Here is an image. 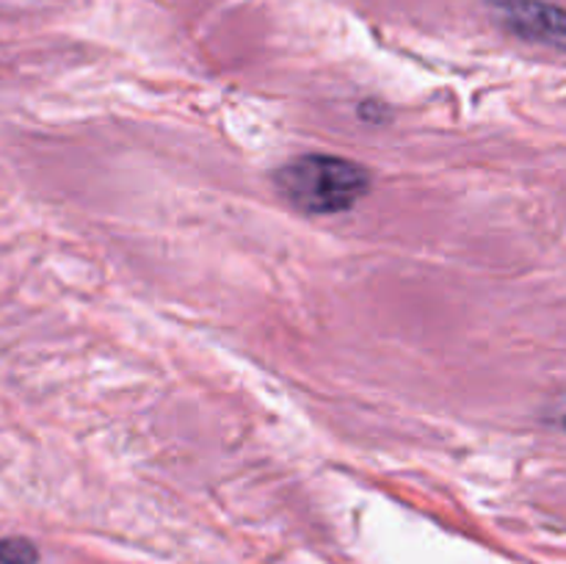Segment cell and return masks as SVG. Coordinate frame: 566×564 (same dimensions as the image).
Segmentation results:
<instances>
[{
    "label": "cell",
    "instance_id": "3",
    "mask_svg": "<svg viewBox=\"0 0 566 564\" xmlns=\"http://www.w3.org/2000/svg\"><path fill=\"white\" fill-rule=\"evenodd\" d=\"M39 551L25 536H6L0 540V564H36Z\"/></svg>",
    "mask_w": 566,
    "mask_h": 564
},
{
    "label": "cell",
    "instance_id": "1",
    "mask_svg": "<svg viewBox=\"0 0 566 564\" xmlns=\"http://www.w3.org/2000/svg\"><path fill=\"white\" fill-rule=\"evenodd\" d=\"M282 197L307 216H335L352 210L368 194L365 166L340 155L307 153L287 160L274 175Z\"/></svg>",
    "mask_w": 566,
    "mask_h": 564
},
{
    "label": "cell",
    "instance_id": "4",
    "mask_svg": "<svg viewBox=\"0 0 566 564\" xmlns=\"http://www.w3.org/2000/svg\"><path fill=\"white\" fill-rule=\"evenodd\" d=\"M545 415H547V420H551L553 426H558V429L566 431V393H562L558 398H553Z\"/></svg>",
    "mask_w": 566,
    "mask_h": 564
},
{
    "label": "cell",
    "instance_id": "2",
    "mask_svg": "<svg viewBox=\"0 0 566 564\" xmlns=\"http://www.w3.org/2000/svg\"><path fill=\"white\" fill-rule=\"evenodd\" d=\"M497 25L523 42L566 53V9L553 0H490Z\"/></svg>",
    "mask_w": 566,
    "mask_h": 564
}]
</instances>
